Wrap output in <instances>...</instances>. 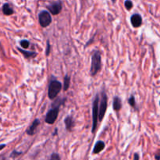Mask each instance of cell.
<instances>
[{"label": "cell", "mask_w": 160, "mask_h": 160, "mask_svg": "<svg viewBox=\"0 0 160 160\" xmlns=\"http://www.w3.org/2000/svg\"><path fill=\"white\" fill-rule=\"evenodd\" d=\"M62 84L59 81L56 80H52L50 82L49 86H48V95L50 99H54L56 98L59 93L62 89Z\"/></svg>", "instance_id": "3957f363"}, {"label": "cell", "mask_w": 160, "mask_h": 160, "mask_svg": "<svg viewBox=\"0 0 160 160\" xmlns=\"http://www.w3.org/2000/svg\"><path fill=\"white\" fill-rule=\"evenodd\" d=\"M5 147H6V145H5V144H2V145H0V151L2 150Z\"/></svg>", "instance_id": "603a6c76"}, {"label": "cell", "mask_w": 160, "mask_h": 160, "mask_svg": "<svg viewBox=\"0 0 160 160\" xmlns=\"http://www.w3.org/2000/svg\"><path fill=\"white\" fill-rule=\"evenodd\" d=\"M70 78L69 76H65L64 78V83H63V90L67 91L68 90L69 88V86H70Z\"/></svg>", "instance_id": "9a60e30c"}, {"label": "cell", "mask_w": 160, "mask_h": 160, "mask_svg": "<svg viewBox=\"0 0 160 160\" xmlns=\"http://www.w3.org/2000/svg\"><path fill=\"white\" fill-rule=\"evenodd\" d=\"M47 8H48V9L52 14H53V15H58L62 11V2L56 1L54 2H52L51 4L47 6Z\"/></svg>", "instance_id": "52a82bcc"}, {"label": "cell", "mask_w": 160, "mask_h": 160, "mask_svg": "<svg viewBox=\"0 0 160 160\" xmlns=\"http://www.w3.org/2000/svg\"><path fill=\"white\" fill-rule=\"evenodd\" d=\"M98 102H99V97L97 94L92 104V133H95L98 126Z\"/></svg>", "instance_id": "7a4b0ae2"}, {"label": "cell", "mask_w": 160, "mask_h": 160, "mask_svg": "<svg viewBox=\"0 0 160 160\" xmlns=\"http://www.w3.org/2000/svg\"><path fill=\"white\" fill-rule=\"evenodd\" d=\"M2 12L3 14H5L6 16H10L12 14H13L14 11L12 9V8L9 6V4L8 3H5L2 6Z\"/></svg>", "instance_id": "5bb4252c"}, {"label": "cell", "mask_w": 160, "mask_h": 160, "mask_svg": "<svg viewBox=\"0 0 160 160\" xmlns=\"http://www.w3.org/2000/svg\"><path fill=\"white\" fill-rule=\"evenodd\" d=\"M112 2H116V0H112Z\"/></svg>", "instance_id": "d4e9b609"}, {"label": "cell", "mask_w": 160, "mask_h": 160, "mask_svg": "<svg viewBox=\"0 0 160 160\" xmlns=\"http://www.w3.org/2000/svg\"><path fill=\"white\" fill-rule=\"evenodd\" d=\"M49 160H61V159L60 156H59L57 153H52Z\"/></svg>", "instance_id": "d6986e66"}, {"label": "cell", "mask_w": 160, "mask_h": 160, "mask_svg": "<svg viewBox=\"0 0 160 160\" xmlns=\"http://www.w3.org/2000/svg\"><path fill=\"white\" fill-rule=\"evenodd\" d=\"M17 50H18V51L20 52V53H22V54L23 55V56H24L25 58L34 57V56H36V55H37V53H36L35 52L27 51V50L22 49V48H20V47H17Z\"/></svg>", "instance_id": "4fadbf2b"}, {"label": "cell", "mask_w": 160, "mask_h": 160, "mask_svg": "<svg viewBox=\"0 0 160 160\" xmlns=\"http://www.w3.org/2000/svg\"><path fill=\"white\" fill-rule=\"evenodd\" d=\"M105 143L102 141H98V142H96L95 147H94L93 149V153L94 154H98V153L101 152L103 149L105 148Z\"/></svg>", "instance_id": "8fae6325"}, {"label": "cell", "mask_w": 160, "mask_h": 160, "mask_svg": "<svg viewBox=\"0 0 160 160\" xmlns=\"http://www.w3.org/2000/svg\"><path fill=\"white\" fill-rule=\"evenodd\" d=\"M112 107L115 111H120L122 108V101L118 96L114 97L113 103H112Z\"/></svg>", "instance_id": "7c38bea8"}, {"label": "cell", "mask_w": 160, "mask_h": 160, "mask_svg": "<svg viewBox=\"0 0 160 160\" xmlns=\"http://www.w3.org/2000/svg\"><path fill=\"white\" fill-rule=\"evenodd\" d=\"M102 67L101 54L98 51L95 52L92 56V64H91L90 73L92 76H95Z\"/></svg>", "instance_id": "6da1fadb"}, {"label": "cell", "mask_w": 160, "mask_h": 160, "mask_svg": "<svg viewBox=\"0 0 160 160\" xmlns=\"http://www.w3.org/2000/svg\"><path fill=\"white\" fill-rule=\"evenodd\" d=\"M131 22L134 28H139L142 24V17L138 13L133 14L131 17Z\"/></svg>", "instance_id": "ba28073f"}, {"label": "cell", "mask_w": 160, "mask_h": 160, "mask_svg": "<svg viewBox=\"0 0 160 160\" xmlns=\"http://www.w3.org/2000/svg\"><path fill=\"white\" fill-rule=\"evenodd\" d=\"M64 123H65V126L67 130H68L69 131H70L72 130V128L74 126V120H73V117L71 116H68L65 118L64 120Z\"/></svg>", "instance_id": "30bf717a"}, {"label": "cell", "mask_w": 160, "mask_h": 160, "mask_svg": "<svg viewBox=\"0 0 160 160\" xmlns=\"http://www.w3.org/2000/svg\"><path fill=\"white\" fill-rule=\"evenodd\" d=\"M20 45H21L22 48H28L30 45L29 41L28 40H22L20 41Z\"/></svg>", "instance_id": "ac0fdd59"}, {"label": "cell", "mask_w": 160, "mask_h": 160, "mask_svg": "<svg viewBox=\"0 0 160 160\" xmlns=\"http://www.w3.org/2000/svg\"><path fill=\"white\" fill-rule=\"evenodd\" d=\"M39 124H40V120H39L38 119H35V120L33 121L32 124H31L26 131L27 134H28V135H31V136L34 135V134H35L36 130H37L38 127L39 126Z\"/></svg>", "instance_id": "9c48e42d"}, {"label": "cell", "mask_w": 160, "mask_h": 160, "mask_svg": "<svg viewBox=\"0 0 160 160\" xmlns=\"http://www.w3.org/2000/svg\"><path fill=\"white\" fill-rule=\"evenodd\" d=\"M107 95L103 92L102 93V98L101 102H100V106H98V120L100 122L103 120L106 114V109H107Z\"/></svg>", "instance_id": "5b68a950"}, {"label": "cell", "mask_w": 160, "mask_h": 160, "mask_svg": "<svg viewBox=\"0 0 160 160\" xmlns=\"http://www.w3.org/2000/svg\"><path fill=\"white\" fill-rule=\"evenodd\" d=\"M156 160H159L160 159L159 155H156Z\"/></svg>", "instance_id": "cb8c5ba5"}, {"label": "cell", "mask_w": 160, "mask_h": 160, "mask_svg": "<svg viewBox=\"0 0 160 160\" xmlns=\"http://www.w3.org/2000/svg\"><path fill=\"white\" fill-rule=\"evenodd\" d=\"M139 155L138 153H135L134 156V160H139Z\"/></svg>", "instance_id": "7402d4cb"}, {"label": "cell", "mask_w": 160, "mask_h": 160, "mask_svg": "<svg viewBox=\"0 0 160 160\" xmlns=\"http://www.w3.org/2000/svg\"><path fill=\"white\" fill-rule=\"evenodd\" d=\"M124 6H125V8H126L128 10H131V9L133 8L132 1H131V0H126L124 2Z\"/></svg>", "instance_id": "2e32d148"}, {"label": "cell", "mask_w": 160, "mask_h": 160, "mask_svg": "<svg viewBox=\"0 0 160 160\" xmlns=\"http://www.w3.org/2000/svg\"><path fill=\"white\" fill-rule=\"evenodd\" d=\"M3 160H5V159H3Z\"/></svg>", "instance_id": "484cf974"}, {"label": "cell", "mask_w": 160, "mask_h": 160, "mask_svg": "<svg viewBox=\"0 0 160 160\" xmlns=\"http://www.w3.org/2000/svg\"><path fill=\"white\" fill-rule=\"evenodd\" d=\"M38 21L42 28H46L49 26L52 23V17L48 11H42L38 15Z\"/></svg>", "instance_id": "8992f818"}, {"label": "cell", "mask_w": 160, "mask_h": 160, "mask_svg": "<svg viewBox=\"0 0 160 160\" xmlns=\"http://www.w3.org/2000/svg\"><path fill=\"white\" fill-rule=\"evenodd\" d=\"M20 155H21V152H17V151H16V150H14V151L12 152V153H11L10 156L12 158H16V157H17V156H20Z\"/></svg>", "instance_id": "ffe728a7"}, {"label": "cell", "mask_w": 160, "mask_h": 160, "mask_svg": "<svg viewBox=\"0 0 160 160\" xmlns=\"http://www.w3.org/2000/svg\"><path fill=\"white\" fill-rule=\"evenodd\" d=\"M50 53V43L49 42H47V48H46V52H45V54H46V56H48Z\"/></svg>", "instance_id": "44dd1931"}, {"label": "cell", "mask_w": 160, "mask_h": 160, "mask_svg": "<svg viewBox=\"0 0 160 160\" xmlns=\"http://www.w3.org/2000/svg\"><path fill=\"white\" fill-rule=\"evenodd\" d=\"M128 103H129V104L131 105V107H133V108H136V102H135V98H134V97L133 96V95H131V96L130 97L129 100H128Z\"/></svg>", "instance_id": "e0dca14e"}, {"label": "cell", "mask_w": 160, "mask_h": 160, "mask_svg": "<svg viewBox=\"0 0 160 160\" xmlns=\"http://www.w3.org/2000/svg\"><path fill=\"white\" fill-rule=\"evenodd\" d=\"M59 112V106H52V108L47 112L45 116V123L48 124H53L56 122L57 119L58 115Z\"/></svg>", "instance_id": "277c9868"}]
</instances>
